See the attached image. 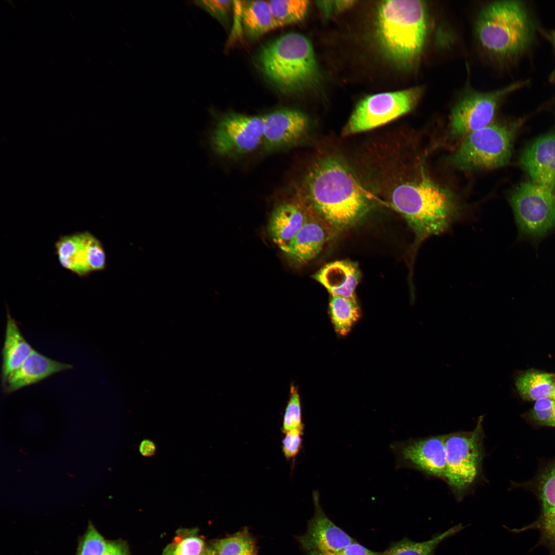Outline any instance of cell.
<instances>
[{
    "label": "cell",
    "instance_id": "1",
    "mask_svg": "<svg viewBox=\"0 0 555 555\" xmlns=\"http://www.w3.org/2000/svg\"><path fill=\"white\" fill-rule=\"evenodd\" d=\"M305 184L312 208L334 230L354 226L371 207L370 198L353 172L337 158L316 162Z\"/></svg>",
    "mask_w": 555,
    "mask_h": 555
},
{
    "label": "cell",
    "instance_id": "2",
    "mask_svg": "<svg viewBox=\"0 0 555 555\" xmlns=\"http://www.w3.org/2000/svg\"><path fill=\"white\" fill-rule=\"evenodd\" d=\"M421 167L417 177L398 183L391 193L392 207L415 235L414 249L430 236L448 229L458 215L453 194L429 177Z\"/></svg>",
    "mask_w": 555,
    "mask_h": 555
},
{
    "label": "cell",
    "instance_id": "3",
    "mask_svg": "<svg viewBox=\"0 0 555 555\" xmlns=\"http://www.w3.org/2000/svg\"><path fill=\"white\" fill-rule=\"evenodd\" d=\"M377 25L379 43L386 55L402 68H414L421 56L427 36L425 2L383 1L379 6Z\"/></svg>",
    "mask_w": 555,
    "mask_h": 555
},
{
    "label": "cell",
    "instance_id": "4",
    "mask_svg": "<svg viewBox=\"0 0 555 555\" xmlns=\"http://www.w3.org/2000/svg\"><path fill=\"white\" fill-rule=\"evenodd\" d=\"M265 77L285 94H295L312 87L319 71L310 42L298 33L286 34L268 43L258 57Z\"/></svg>",
    "mask_w": 555,
    "mask_h": 555
},
{
    "label": "cell",
    "instance_id": "5",
    "mask_svg": "<svg viewBox=\"0 0 555 555\" xmlns=\"http://www.w3.org/2000/svg\"><path fill=\"white\" fill-rule=\"evenodd\" d=\"M534 28L524 5L518 1L494 2L483 8L475 33L482 47L502 59L524 52L534 37Z\"/></svg>",
    "mask_w": 555,
    "mask_h": 555
},
{
    "label": "cell",
    "instance_id": "6",
    "mask_svg": "<svg viewBox=\"0 0 555 555\" xmlns=\"http://www.w3.org/2000/svg\"><path fill=\"white\" fill-rule=\"evenodd\" d=\"M483 416L471 431L445 435L446 469L444 481L458 502L462 501L480 479L485 456Z\"/></svg>",
    "mask_w": 555,
    "mask_h": 555
},
{
    "label": "cell",
    "instance_id": "7",
    "mask_svg": "<svg viewBox=\"0 0 555 555\" xmlns=\"http://www.w3.org/2000/svg\"><path fill=\"white\" fill-rule=\"evenodd\" d=\"M519 123H491L464 137L451 157L452 164L466 171L490 170L509 161Z\"/></svg>",
    "mask_w": 555,
    "mask_h": 555
},
{
    "label": "cell",
    "instance_id": "8",
    "mask_svg": "<svg viewBox=\"0 0 555 555\" xmlns=\"http://www.w3.org/2000/svg\"><path fill=\"white\" fill-rule=\"evenodd\" d=\"M417 86L369 95L356 106L343 130L348 136L379 127L412 110L423 92Z\"/></svg>",
    "mask_w": 555,
    "mask_h": 555
},
{
    "label": "cell",
    "instance_id": "9",
    "mask_svg": "<svg viewBox=\"0 0 555 555\" xmlns=\"http://www.w3.org/2000/svg\"><path fill=\"white\" fill-rule=\"evenodd\" d=\"M510 202L521 233L538 238L555 228L554 190L532 181L521 183Z\"/></svg>",
    "mask_w": 555,
    "mask_h": 555
},
{
    "label": "cell",
    "instance_id": "10",
    "mask_svg": "<svg viewBox=\"0 0 555 555\" xmlns=\"http://www.w3.org/2000/svg\"><path fill=\"white\" fill-rule=\"evenodd\" d=\"M263 116L229 113L220 117L209 132L208 142L214 154L234 158L249 154L262 145Z\"/></svg>",
    "mask_w": 555,
    "mask_h": 555
},
{
    "label": "cell",
    "instance_id": "11",
    "mask_svg": "<svg viewBox=\"0 0 555 555\" xmlns=\"http://www.w3.org/2000/svg\"><path fill=\"white\" fill-rule=\"evenodd\" d=\"M522 81L488 92L472 91L460 99L451 111L450 134L464 137L491 124L497 106L506 95L527 84Z\"/></svg>",
    "mask_w": 555,
    "mask_h": 555
},
{
    "label": "cell",
    "instance_id": "12",
    "mask_svg": "<svg viewBox=\"0 0 555 555\" xmlns=\"http://www.w3.org/2000/svg\"><path fill=\"white\" fill-rule=\"evenodd\" d=\"M54 249L61 266L79 277H86L106 268L103 244L88 231L60 236Z\"/></svg>",
    "mask_w": 555,
    "mask_h": 555
},
{
    "label": "cell",
    "instance_id": "13",
    "mask_svg": "<svg viewBox=\"0 0 555 555\" xmlns=\"http://www.w3.org/2000/svg\"><path fill=\"white\" fill-rule=\"evenodd\" d=\"M313 497L314 514L308 522L306 532L299 537V542L306 555H339L355 540L324 513L317 492Z\"/></svg>",
    "mask_w": 555,
    "mask_h": 555
},
{
    "label": "cell",
    "instance_id": "14",
    "mask_svg": "<svg viewBox=\"0 0 555 555\" xmlns=\"http://www.w3.org/2000/svg\"><path fill=\"white\" fill-rule=\"evenodd\" d=\"M263 118L264 126L262 146L266 152L297 145L306 136L309 128L307 116L296 109H280Z\"/></svg>",
    "mask_w": 555,
    "mask_h": 555
},
{
    "label": "cell",
    "instance_id": "15",
    "mask_svg": "<svg viewBox=\"0 0 555 555\" xmlns=\"http://www.w3.org/2000/svg\"><path fill=\"white\" fill-rule=\"evenodd\" d=\"M402 460L423 474L444 479L446 469L445 435L416 439L401 448Z\"/></svg>",
    "mask_w": 555,
    "mask_h": 555
},
{
    "label": "cell",
    "instance_id": "16",
    "mask_svg": "<svg viewBox=\"0 0 555 555\" xmlns=\"http://www.w3.org/2000/svg\"><path fill=\"white\" fill-rule=\"evenodd\" d=\"M539 481L538 493L541 504L539 517L531 524L512 531L538 530L539 544L546 547L551 555H555V462L543 471Z\"/></svg>",
    "mask_w": 555,
    "mask_h": 555
},
{
    "label": "cell",
    "instance_id": "17",
    "mask_svg": "<svg viewBox=\"0 0 555 555\" xmlns=\"http://www.w3.org/2000/svg\"><path fill=\"white\" fill-rule=\"evenodd\" d=\"M520 164L532 182L555 189V133L544 135L522 152Z\"/></svg>",
    "mask_w": 555,
    "mask_h": 555
},
{
    "label": "cell",
    "instance_id": "18",
    "mask_svg": "<svg viewBox=\"0 0 555 555\" xmlns=\"http://www.w3.org/2000/svg\"><path fill=\"white\" fill-rule=\"evenodd\" d=\"M314 213L313 208L306 209L304 224L283 251L298 265H304L314 258L326 240L325 228Z\"/></svg>",
    "mask_w": 555,
    "mask_h": 555
},
{
    "label": "cell",
    "instance_id": "19",
    "mask_svg": "<svg viewBox=\"0 0 555 555\" xmlns=\"http://www.w3.org/2000/svg\"><path fill=\"white\" fill-rule=\"evenodd\" d=\"M71 368V365L54 360L33 349L21 366L2 381L4 391L12 393Z\"/></svg>",
    "mask_w": 555,
    "mask_h": 555
},
{
    "label": "cell",
    "instance_id": "20",
    "mask_svg": "<svg viewBox=\"0 0 555 555\" xmlns=\"http://www.w3.org/2000/svg\"><path fill=\"white\" fill-rule=\"evenodd\" d=\"M332 295L357 301L355 290L361 279L357 263L349 260L336 261L324 265L313 276Z\"/></svg>",
    "mask_w": 555,
    "mask_h": 555
},
{
    "label": "cell",
    "instance_id": "21",
    "mask_svg": "<svg viewBox=\"0 0 555 555\" xmlns=\"http://www.w3.org/2000/svg\"><path fill=\"white\" fill-rule=\"evenodd\" d=\"M306 209L296 201H285L275 207L268 225V232L284 251L304 224Z\"/></svg>",
    "mask_w": 555,
    "mask_h": 555
},
{
    "label": "cell",
    "instance_id": "22",
    "mask_svg": "<svg viewBox=\"0 0 555 555\" xmlns=\"http://www.w3.org/2000/svg\"><path fill=\"white\" fill-rule=\"evenodd\" d=\"M33 349L22 335L16 321L7 308L5 341L2 350V381L21 366Z\"/></svg>",
    "mask_w": 555,
    "mask_h": 555
},
{
    "label": "cell",
    "instance_id": "23",
    "mask_svg": "<svg viewBox=\"0 0 555 555\" xmlns=\"http://www.w3.org/2000/svg\"><path fill=\"white\" fill-rule=\"evenodd\" d=\"M243 23L247 34L255 38L279 27L268 1L242 2Z\"/></svg>",
    "mask_w": 555,
    "mask_h": 555
},
{
    "label": "cell",
    "instance_id": "24",
    "mask_svg": "<svg viewBox=\"0 0 555 555\" xmlns=\"http://www.w3.org/2000/svg\"><path fill=\"white\" fill-rule=\"evenodd\" d=\"M515 385L519 394L530 401L551 397L555 387V375L538 371H528L520 375Z\"/></svg>",
    "mask_w": 555,
    "mask_h": 555
},
{
    "label": "cell",
    "instance_id": "25",
    "mask_svg": "<svg viewBox=\"0 0 555 555\" xmlns=\"http://www.w3.org/2000/svg\"><path fill=\"white\" fill-rule=\"evenodd\" d=\"M463 528L461 524H458L424 542H415L403 538L392 543L383 551V555H435V549L442 541L457 533Z\"/></svg>",
    "mask_w": 555,
    "mask_h": 555
},
{
    "label": "cell",
    "instance_id": "26",
    "mask_svg": "<svg viewBox=\"0 0 555 555\" xmlns=\"http://www.w3.org/2000/svg\"><path fill=\"white\" fill-rule=\"evenodd\" d=\"M329 313L336 331L345 336L360 316L357 301L341 296L331 295Z\"/></svg>",
    "mask_w": 555,
    "mask_h": 555
},
{
    "label": "cell",
    "instance_id": "27",
    "mask_svg": "<svg viewBox=\"0 0 555 555\" xmlns=\"http://www.w3.org/2000/svg\"><path fill=\"white\" fill-rule=\"evenodd\" d=\"M268 2L279 27L303 20L309 6V2L306 0H271Z\"/></svg>",
    "mask_w": 555,
    "mask_h": 555
},
{
    "label": "cell",
    "instance_id": "28",
    "mask_svg": "<svg viewBox=\"0 0 555 555\" xmlns=\"http://www.w3.org/2000/svg\"><path fill=\"white\" fill-rule=\"evenodd\" d=\"M212 547L215 555H257L254 541L247 532L218 540Z\"/></svg>",
    "mask_w": 555,
    "mask_h": 555
},
{
    "label": "cell",
    "instance_id": "29",
    "mask_svg": "<svg viewBox=\"0 0 555 555\" xmlns=\"http://www.w3.org/2000/svg\"><path fill=\"white\" fill-rule=\"evenodd\" d=\"M206 547L194 530H185L175 537L161 555H200Z\"/></svg>",
    "mask_w": 555,
    "mask_h": 555
},
{
    "label": "cell",
    "instance_id": "30",
    "mask_svg": "<svg viewBox=\"0 0 555 555\" xmlns=\"http://www.w3.org/2000/svg\"><path fill=\"white\" fill-rule=\"evenodd\" d=\"M301 405L298 387L291 383L288 400L283 416V431L285 433L302 427Z\"/></svg>",
    "mask_w": 555,
    "mask_h": 555
},
{
    "label": "cell",
    "instance_id": "31",
    "mask_svg": "<svg viewBox=\"0 0 555 555\" xmlns=\"http://www.w3.org/2000/svg\"><path fill=\"white\" fill-rule=\"evenodd\" d=\"M106 543L103 536L89 523L79 541L76 555H103Z\"/></svg>",
    "mask_w": 555,
    "mask_h": 555
},
{
    "label": "cell",
    "instance_id": "32",
    "mask_svg": "<svg viewBox=\"0 0 555 555\" xmlns=\"http://www.w3.org/2000/svg\"><path fill=\"white\" fill-rule=\"evenodd\" d=\"M530 416L539 424L555 428V401L550 397L535 401Z\"/></svg>",
    "mask_w": 555,
    "mask_h": 555
},
{
    "label": "cell",
    "instance_id": "33",
    "mask_svg": "<svg viewBox=\"0 0 555 555\" xmlns=\"http://www.w3.org/2000/svg\"><path fill=\"white\" fill-rule=\"evenodd\" d=\"M283 441L282 449L287 459L295 457L299 453L302 445L303 427L293 429L286 433Z\"/></svg>",
    "mask_w": 555,
    "mask_h": 555
},
{
    "label": "cell",
    "instance_id": "34",
    "mask_svg": "<svg viewBox=\"0 0 555 555\" xmlns=\"http://www.w3.org/2000/svg\"><path fill=\"white\" fill-rule=\"evenodd\" d=\"M232 1L206 0L196 1L194 3L219 21L224 20L228 14L232 5Z\"/></svg>",
    "mask_w": 555,
    "mask_h": 555
},
{
    "label": "cell",
    "instance_id": "35",
    "mask_svg": "<svg viewBox=\"0 0 555 555\" xmlns=\"http://www.w3.org/2000/svg\"><path fill=\"white\" fill-rule=\"evenodd\" d=\"M339 555H383V552L373 551L354 541L342 550Z\"/></svg>",
    "mask_w": 555,
    "mask_h": 555
},
{
    "label": "cell",
    "instance_id": "36",
    "mask_svg": "<svg viewBox=\"0 0 555 555\" xmlns=\"http://www.w3.org/2000/svg\"><path fill=\"white\" fill-rule=\"evenodd\" d=\"M317 5L325 16H329L335 13L343 11L341 1H319L317 2Z\"/></svg>",
    "mask_w": 555,
    "mask_h": 555
},
{
    "label": "cell",
    "instance_id": "37",
    "mask_svg": "<svg viewBox=\"0 0 555 555\" xmlns=\"http://www.w3.org/2000/svg\"><path fill=\"white\" fill-rule=\"evenodd\" d=\"M103 555H127L126 548L119 542H107Z\"/></svg>",
    "mask_w": 555,
    "mask_h": 555
},
{
    "label": "cell",
    "instance_id": "38",
    "mask_svg": "<svg viewBox=\"0 0 555 555\" xmlns=\"http://www.w3.org/2000/svg\"><path fill=\"white\" fill-rule=\"evenodd\" d=\"M141 454L145 457H151L156 453V447L155 443L148 439H143L139 446Z\"/></svg>",
    "mask_w": 555,
    "mask_h": 555
},
{
    "label": "cell",
    "instance_id": "39",
    "mask_svg": "<svg viewBox=\"0 0 555 555\" xmlns=\"http://www.w3.org/2000/svg\"><path fill=\"white\" fill-rule=\"evenodd\" d=\"M546 36L551 43L555 50V30L546 32ZM551 79L555 80V68L551 75Z\"/></svg>",
    "mask_w": 555,
    "mask_h": 555
},
{
    "label": "cell",
    "instance_id": "40",
    "mask_svg": "<svg viewBox=\"0 0 555 555\" xmlns=\"http://www.w3.org/2000/svg\"><path fill=\"white\" fill-rule=\"evenodd\" d=\"M200 555H215V553L212 546H211L206 547Z\"/></svg>",
    "mask_w": 555,
    "mask_h": 555
},
{
    "label": "cell",
    "instance_id": "41",
    "mask_svg": "<svg viewBox=\"0 0 555 555\" xmlns=\"http://www.w3.org/2000/svg\"><path fill=\"white\" fill-rule=\"evenodd\" d=\"M550 398H551L552 399H553L555 401V387H554V388L553 390V392Z\"/></svg>",
    "mask_w": 555,
    "mask_h": 555
}]
</instances>
